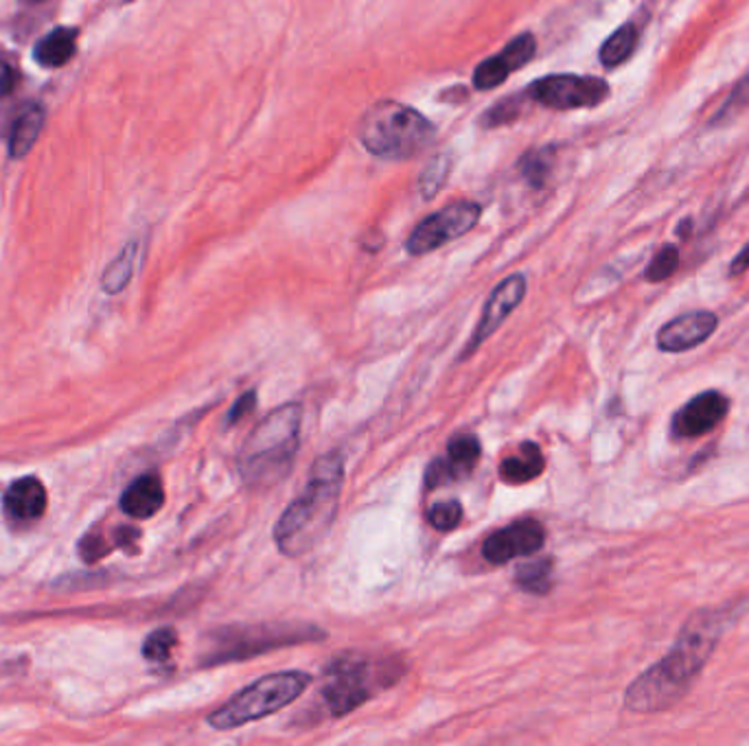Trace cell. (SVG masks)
Masks as SVG:
<instances>
[{
  "label": "cell",
  "mask_w": 749,
  "mask_h": 746,
  "mask_svg": "<svg viewBox=\"0 0 749 746\" xmlns=\"http://www.w3.org/2000/svg\"><path fill=\"white\" fill-rule=\"evenodd\" d=\"M77 51V29L73 27H58L47 33L33 47V60L42 69H62L73 60Z\"/></svg>",
  "instance_id": "e0dca14e"
},
{
  "label": "cell",
  "mask_w": 749,
  "mask_h": 746,
  "mask_svg": "<svg viewBox=\"0 0 749 746\" xmlns=\"http://www.w3.org/2000/svg\"><path fill=\"white\" fill-rule=\"evenodd\" d=\"M451 173V153L443 151L439 155H435L426 169L421 171L419 178V193L423 200H432L448 182Z\"/></svg>",
  "instance_id": "d4e9b609"
},
{
  "label": "cell",
  "mask_w": 749,
  "mask_h": 746,
  "mask_svg": "<svg viewBox=\"0 0 749 746\" xmlns=\"http://www.w3.org/2000/svg\"><path fill=\"white\" fill-rule=\"evenodd\" d=\"M22 2H29V4H38V2H42V0H22Z\"/></svg>",
  "instance_id": "e575fe53"
},
{
  "label": "cell",
  "mask_w": 749,
  "mask_h": 746,
  "mask_svg": "<svg viewBox=\"0 0 749 746\" xmlns=\"http://www.w3.org/2000/svg\"><path fill=\"white\" fill-rule=\"evenodd\" d=\"M164 504V488L156 473L141 475L121 495V511L132 520H150Z\"/></svg>",
  "instance_id": "2e32d148"
},
{
  "label": "cell",
  "mask_w": 749,
  "mask_h": 746,
  "mask_svg": "<svg viewBox=\"0 0 749 746\" xmlns=\"http://www.w3.org/2000/svg\"><path fill=\"white\" fill-rule=\"evenodd\" d=\"M480 215H482V209L478 202H471V200L451 202L446 209L426 218L412 230V234L406 241V250L415 256L435 252L441 245L467 234L473 225L480 222Z\"/></svg>",
  "instance_id": "9c48e42d"
},
{
  "label": "cell",
  "mask_w": 749,
  "mask_h": 746,
  "mask_svg": "<svg viewBox=\"0 0 749 746\" xmlns=\"http://www.w3.org/2000/svg\"><path fill=\"white\" fill-rule=\"evenodd\" d=\"M137 243L126 245V250L110 263L106 274L101 276V288L106 294H119L128 288L134 274V263H137Z\"/></svg>",
  "instance_id": "7402d4cb"
},
{
  "label": "cell",
  "mask_w": 749,
  "mask_h": 746,
  "mask_svg": "<svg viewBox=\"0 0 749 746\" xmlns=\"http://www.w3.org/2000/svg\"><path fill=\"white\" fill-rule=\"evenodd\" d=\"M749 103V75L743 77L739 83H737V88L732 90V94H730V99L723 103V108H721V112H719V117L715 119V121H726V119H730L732 114H737L739 110H743L746 105Z\"/></svg>",
  "instance_id": "f546056e"
},
{
  "label": "cell",
  "mask_w": 749,
  "mask_h": 746,
  "mask_svg": "<svg viewBox=\"0 0 749 746\" xmlns=\"http://www.w3.org/2000/svg\"><path fill=\"white\" fill-rule=\"evenodd\" d=\"M552 162H555V148L530 150L520 160V173L532 189H541L548 184Z\"/></svg>",
  "instance_id": "cb8c5ba5"
},
{
  "label": "cell",
  "mask_w": 749,
  "mask_h": 746,
  "mask_svg": "<svg viewBox=\"0 0 749 746\" xmlns=\"http://www.w3.org/2000/svg\"><path fill=\"white\" fill-rule=\"evenodd\" d=\"M257 407V392H246L243 396H239V401L234 403V407L228 414V425H237L239 421H243L252 410Z\"/></svg>",
  "instance_id": "1f68e13d"
},
{
  "label": "cell",
  "mask_w": 749,
  "mask_h": 746,
  "mask_svg": "<svg viewBox=\"0 0 749 746\" xmlns=\"http://www.w3.org/2000/svg\"><path fill=\"white\" fill-rule=\"evenodd\" d=\"M552 578H555L552 558H539V561H532V563H528V565L518 569L516 585L526 594L546 596L552 589V583H555Z\"/></svg>",
  "instance_id": "44dd1931"
},
{
  "label": "cell",
  "mask_w": 749,
  "mask_h": 746,
  "mask_svg": "<svg viewBox=\"0 0 749 746\" xmlns=\"http://www.w3.org/2000/svg\"><path fill=\"white\" fill-rule=\"evenodd\" d=\"M636 47H638V29L636 24L627 22L620 29H616L600 47V64L605 69H616L633 56Z\"/></svg>",
  "instance_id": "ffe728a7"
},
{
  "label": "cell",
  "mask_w": 749,
  "mask_h": 746,
  "mask_svg": "<svg viewBox=\"0 0 749 746\" xmlns=\"http://www.w3.org/2000/svg\"><path fill=\"white\" fill-rule=\"evenodd\" d=\"M677 268H679V250L675 245H665L649 263L645 276L649 283H662L673 276Z\"/></svg>",
  "instance_id": "83f0119b"
},
{
  "label": "cell",
  "mask_w": 749,
  "mask_h": 746,
  "mask_svg": "<svg viewBox=\"0 0 749 746\" xmlns=\"http://www.w3.org/2000/svg\"><path fill=\"white\" fill-rule=\"evenodd\" d=\"M399 674L401 672L395 671L392 662H373L358 653L340 655L324 672L320 696L327 712L333 718H340L371 700L377 689L388 687Z\"/></svg>",
  "instance_id": "8992f818"
},
{
  "label": "cell",
  "mask_w": 749,
  "mask_h": 746,
  "mask_svg": "<svg viewBox=\"0 0 749 746\" xmlns=\"http://www.w3.org/2000/svg\"><path fill=\"white\" fill-rule=\"evenodd\" d=\"M437 128L419 110L399 101H377L358 125V139L383 160H408L428 150Z\"/></svg>",
  "instance_id": "277c9868"
},
{
  "label": "cell",
  "mask_w": 749,
  "mask_h": 746,
  "mask_svg": "<svg viewBox=\"0 0 749 746\" xmlns=\"http://www.w3.org/2000/svg\"><path fill=\"white\" fill-rule=\"evenodd\" d=\"M13 83H16V73L11 71L7 62L0 60V97L9 94L13 90Z\"/></svg>",
  "instance_id": "d6a6232c"
},
{
  "label": "cell",
  "mask_w": 749,
  "mask_h": 746,
  "mask_svg": "<svg viewBox=\"0 0 749 746\" xmlns=\"http://www.w3.org/2000/svg\"><path fill=\"white\" fill-rule=\"evenodd\" d=\"M342 480L344 464L338 451L313 462L304 493L274 525V543L286 556L307 554L327 534L338 515Z\"/></svg>",
  "instance_id": "7a4b0ae2"
},
{
  "label": "cell",
  "mask_w": 749,
  "mask_h": 746,
  "mask_svg": "<svg viewBox=\"0 0 749 746\" xmlns=\"http://www.w3.org/2000/svg\"><path fill=\"white\" fill-rule=\"evenodd\" d=\"M730 412V399L719 390H706L692 396L675 412L671 432L679 441H692L712 432Z\"/></svg>",
  "instance_id": "30bf717a"
},
{
  "label": "cell",
  "mask_w": 749,
  "mask_h": 746,
  "mask_svg": "<svg viewBox=\"0 0 749 746\" xmlns=\"http://www.w3.org/2000/svg\"><path fill=\"white\" fill-rule=\"evenodd\" d=\"M216 653L209 655L211 664L241 662L250 655L266 653L272 648L302 644L309 639L324 637L322 631L311 626H257V628H226L216 635Z\"/></svg>",
  "instance_id": "52a82bcc"
},
{
  "label": "cell",
  "mask_w": 749,
  "mask_h": 746,
  "mask_svg": "<svg viewBox=\"0 0 749 746\" xmlns=\"http://www.w3.org/2000/svg\"><path fill=\"white\" fill-rule=\"evenodd\" d=\"M526 296V279L522 274H513L505 279L487 300L482 317L469 340L467 351L462 353V360H467L471 353H476L500 326L502 322L522 304Z\"/></svg>",
  "instance_id": "7c38bea8"
},
{
  "label": "cell",
  "mask_w": 749,
  "mask_h": 746,
  "mask_svg": "<svg viewBox=\"0 0 749 746\" xmlns=\"http://www.w3.org/2000/svg\"><path fill=\"white\" fill-rule=\"evenodd\" d=\"M543 545L546 527L537 520H522L493 532L482 545V556L493 565H507L513 558L537 554Z\"/></svg>",
  "instance_id": "8fae6325"
},
{
  "label": "cell",
  "mask_w": 749,
  "mask_h": 746,
  "mask_svg": "<svg viewBox=\"0 0 749 746\" xmlns=\"http://www.w3.org/2000/svg\"><path fill=\"white\" fill-rule=\"evenodd\" d=\"M525 101H528L525 92L522 94H513V97H507L498 103H493L480 119V125L482 128H505L509 123H516L522 114H525Z\"/></svg>",
  "instance_id": "484cf974"
},
{
  "label": "cell",
  "mask_w": 749,
  "mask_h": 746,
  "mask_svg": "<svg viewBox=\"0 0 749 746\" xmlns=\"http://www.w3.org/2000/svg\"><path fill=\"white\" fill-rule=\"evenodd\" d=\"M309 685L311 676L307 672L268 674L257 683L248 685L246 689H241L239 694H234L220 709H216L209 716V725L218 732H230L248 723H257L292 705Z\"/></svg>",
  "instance_id": "5b68a950"
},
{
  "label": "cell",
  "mask_w": 749,
  "mask_h": 746,
  "mask_svg": "<svg viewBox=\"0 0 749 746\" xmlns=\"http://www.w3.org/2000/svg\"><path fill=\"white\" fill-rule=\"evenodd\" d=\"M4 515L16 523L40 520L47 511V488L38 477H22L13 482L2 497Z\"/></svg>",
  "instance_id": "9a60e30c"
},
{
  "label": "cell",
  "mask_w": 749,
  "mask_h": 746,
  "mask_svg": "<svg viewBox=\"0 0 749 746\" xmlns=\"http://www.w3.org/2000/svg\"><path fill=\"white\" fill-rule=\"evenodd\" d=\"M428 522L439 530V532H451L456 530L460 522H462V506L458 502H443V504H435L428 511Z\"/></svg>",
  "instance_id": "f1b7e54d"
},
{
  "label": "cell",
  "mask_w": 749,
  "mask_h": 746,
  "mask_svg": "<svg viewBox=\"0 0 749 746\" xmlns=\"http://www.w3.org/2000/svg\"><path fill=\"white\" fill-rule=\"evenodd\" d=\"M746 270H749V243L739 252V256H735V261L730 263V276H741Z\"/></svg>",
  "instance_id": "836d02e7"
},
{
  "label": "cell",
  "mask_w": 749,
  "mask_h": 746,
  "mask_svg": "<svg viewBox=\"0 0 749 746\" xmlns=\"http://www.w3.org/2000/svg\"><path fill=\"white\" fill-rule=\"evenodd\" d=\"M719 317L712 311H690L658 331V346L665 353H686L712 337Z\"/></svg>",
  "instance_id": "5bb4252c"
},
{
  "label": "cell",
  "mask_w": 749,
  "mask_h": 746,
  "mask_svg": "<svg viewBox=\"0 0 749 746\" xmlns=\"http://www.w3.org/2000/svg\"><path fill=\"white\" fill-rule=\"evenodd\" d=\"M302 410L299 403L274 410L259 423L237 457L239 475L250 486H272L286 477L297 457Z\"/></svg>",
  "instance_id": "3957f363"
},
{
  "label": "cell",
  "mask_w": 749,
  "mask_h": 746,
  "mask_svg": "<svg viewBox=\"0 0 749 746\" xmlns=\"http://www.w3.org/2000/svg\"><path fill=\"white\" fill-rule=\"evenodd\" d=\"M458 480V475L453 473V468L450 466V462L446 457H437L430 466H428V473H426V486L430 491L439 488V486H448L450 482Z\"/></svg>",
  "instance_id": "4dcf8cb0"
},
{
  "label": "cell",
  "mask_w": 749,
  "mask_h": 746,
  "mask_svg": "<svg viewBox=\"0 0 749 746\" xmlns=\"http://www.w3.org/2000/svg\"><path fill=\"white\" fill-rule=\"evenodd\" d=\"M176 646H178V633L173 628H169V626L158 628L146 639V644H143V657L148 662H156V664L167 662L171 657V653H173Z\"/></svg>",
  "instance_id": "4316f807"
},
{
  "label": "cell",
  "mask_w": 749,
  "mask_h": 746,
  "mask_svg": "<svg viewBox=\"0 0 749 746\" xmlns=\"http://www.w3.org/2000/svg\"><path fill=\"white\" fill-rule=\"evenodd\" d=\"M480 453H482L480 441L473 434H458V436L451 438L450 445H448V457L446 460L450 462L453 473L458 477H462V475L473 471V466L480 460Z\"/></svg>",
  "instance_id": "603a6c76"
},
{
  "label": "cell",
  "mask_w": 749,
  "mask_h": 746,
  "mask_svg": "<svg viewBox=\"0 0 749 746\" xmlns=\"http://www.w3.org/2000/svg\"><path fill=\"white\" fill-rule=\"evenodd\" d=\"M44 119H47V112L40 105L27 108L16 119L13 130H11V139H9V155L13 160L24 158L29 151L33 150V145H36V141H38V137L42 132Z\"/></svg>",
  "instance_id": "d6986e66"
},
{
  "label": "cell",
  "mask_w": 749,
  "mask_h": 746,
  "mask_svg": "<svg viewBox=\"0 0 749 746\" xmlns=\"http://www.w3.org/2000/svg\"><path fill=\"white\" fill-rule=\"evenodd\" d=\"M609 83L600 77L548 75L532 81L525 90L528 101L550 110L597 108L609 99Z\"/></svg>",
  "instance_id": "ba28073f"
},
{
  "label": "cell",
  "mask_w": 749,
  "mask_h": 746,
  "mask_svg": "<svg viewBox=\"0 0 749 746\" xmlns=\"http://www.w3.org/2000/svg\"><path fill=\"white\" fill-rule=\"evenodd\" d=\"M730 619V613L721 608L692 613L681 626L671 651L627 687L625 707L633 714H660L671 709L710 662Z\"/></svg>",
  "instance_id": "6da1fadb"
},
{
  "label": "cell",
  "mask_w": 749,
  "mask_h": 746,
  "mask_svg": "<svg viewBox=\"0 0 749 746\" xmlns=\"http://www.w3.org/2000/svg\"><path fill=\"white\" fill-rule=\"evenodd\" d=\"M537 40L532 33H522L513 38L498 56L485 60L473 71V88L476 90H493L502 85L511 73L525 69L526 64L535 58Z\"/></svg>",
  "instance_id": "4fadbf2b"
},
{
  "label": "cell",
  "mask_w": 749,
  "mask_h": 746,
  "mask_svg": "<svg viewBox=\"0 0 749 746\" xmlns=\"http://www.w3.org/2000/svg\"><path fill=\"white\" fill-rule=\"evenodd\" d=\"M546 468L541 448L535 443H522L518 451L507 455L500 464V477L507 484H526L537 480Z\"/></svg>",
  "instance_id": "ac0fdd59"
}]
</instances>
